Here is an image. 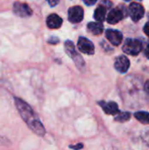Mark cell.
I'll return each mask as SVG.
<instances>
[{
    "mask_svg": "<svg viewBox=\"0 0 149 150\" xmlns=\"http://www.w3.org/2000/svg\"><path fill=\"white\" fill-rule=\"evenodd\" d=\"M14 100H15L16 107L20 114L21 118L26 123L28 127L37 135L44 136L46 134L45 128H44L42 123L40 122V119L36 115V113L32 109V107L19 98L15 97Z\"/></svg>",
    "mask_w": 149,
    "mask_h": 150,
    "instance_id": "6da1fadb",
    "label": "cell"
},
{
    "mask_svg": "<svg viewBox=\"0 0 149 150\" xmlns=\"http://www.w3.org/2000/svg\"><path fill=\"white\" fill-rule=\"evenodd\" d=\"M105 37L106 39L114 46H119L122 42L123 39V34L121 32L118 30H113V29H108L105 32Z\"/></svg>",
    "mask_w": 149,
    "mask_h": 150,
    "instance_id": "8fae6325",
    "label": "cell"
},
{
    "mask_svg": "<svg viewBox=\"0 0 149 150\" xmlns=\"http://www.w3.org/2000/svg\"><path fill=\"white\" fill-rule=\"evenodd\" d=\"M144 90H145L146 93L149 95V80L146 82V83H145V86H144Z\"/></svg>",
    "mask_w": 149,
    "mask_h": 150,
    "instance_id": "7402d4cb",
    "label": "cell"
},
{
    "mask_svg": "<svg viewBox=\"0 0 149 150\" xmlns=\"http://www.w3.org/2000/svg\"><path fill=\"white\" fill-rule=\"evenodd\" d=\"M88 30L94 35H100L104 31V25L102 22H90L88 24Z\"/></svg>",
    "mask_w": 149,
    "mask_h": 150,
    "instance_id": "5bb4252c",
    "label": "cell"
},
{
    "mask_svg": "<svg viewBox=\"0 0 149 150\" xmlns=\"http://www.w3.org/2000/svg\"><path fill=\"white\" fill-rule=\"evenodd\" d=\"M125 1H126V2H127V1H131V0H125ZM139 1H141V0H139Z\"/></svg>",
    "mask_w": 149,
    "mask_h": 150,
    "instance_id": "cb8c5ba5",
    "label": "cell"
},
{
    "mask_svg": "<svg viewBox=\"0 0 149 150\" xmlns=\"http://www.w3.org/2000/svg\"><path fill=\"white\" fill-rule=\"evenodd\" d=\"M47 3L49 4L50 6L54 7V6H55V5L58 4V3H59L60 0H47Z\"/></svg>",
    "mask_w": 149,
    "mask_h": 150,
    "instance_id": "d6986e66",
    "label": "cell"
},
{
    "mask_svg": "<svg viewBox=\"0 0 149 150\" xmlns=\"http://www.w3.org/2000/svg\"><path fill=\"white\" fill-rule=\"evenodd\" d=\"M145 54H146V56L148 57L149 59V43L148 44V46H147V47H146V50H145Z\"/></svg>",
    "mask_w": 149,
    "mask_h": 150,
    "instance_id": "603a6c76",
    "label": "cell"
},
{
    "mask_svg": "<svg viewBox=\"0 0 149 150\" xmlns=\"http://www.w3.org/2000/svg\"><path fill=\"white\" fill-rule=\"evenodd\" d=\"M144 33H146L147 36L149 37V22L146 23V25H144Z\"/></svg>",
    "mask_w": 149,
    "mask_h": 150,
    "instance_id": "ffe728a7",
    "label": "cell"
},
{
    "mask_svg": "<svg viewBox=\"0 0 149 150\" xmlns=\"http://www.w3.org/2000/svg\"><path fill=\"white\" fill-rule=\"evenodd\" d=\"M64 47H65V50H66V53L68 54L69 57H71L73 59V61L75 62L76 65L79 68V69H82L84 67L85 63H84V61L83 60V57L76 52V47L73 44V42L71 40H67L64 44Z\"/></svg>",
    "mask_w": 149,
    "mask_h": 150,
    "instance_id": "3957f363",
    "label": "cell"
},
{
    "mask_svg": "<svg viewBox=\"0 0 149 150\" xmlns=\"http://www.w3.org/2000/svg\"><path fill=\"white\" fill-rule=\"evenodd\" d=\"M112 5V3L108 0H103L102 4L95 10L94 18L97 21L103 22L106 18V11L107 9Z\"/></svg>",
    "mask_w": 149,
    "mask_h": 150,
    "instance_id": "52a82bcc",
    "label": "cell"
},
{
    "mask_svg": "<svg viewBox=\"0 0 149 150\" xmlns=\"http://www.w3.org/2000/svg\"><path fill=\"white\" fill-rule=\"evenodd\" d=\"M77 45H78V49L82 53L89 54V55L94 54L95 47H94V44L90 40H88L84 37H81L78 40Z\"/></svg>",
    "mask_w": 149,
    "mask_h": 150,
    "instance_id": "9c48e42d",
    "label": "cell"
},
{
    "mask_svg": "<svg viewBox=\"0 0 149 150\" xmlns=\"http://www.w3.org/2000/svg\"><path fill=\"white\" fill-rule=\"evenodd\" d=\"M83 9L79 6L76 5L73 7H70L68 10V20L71 23H79L83 18Z\"/></svg>",
    "mask_w": 149,
    "mask_h": 150,
    "instance_id": "ba28073f",
    "label": "cell"
},
{
    "mask_svg": "<svg viewBox=\"0 0 149 150\" xmlns=\"http://www.w3.org/2000/svg\"><path fill=\"white\" fill-rule=\"evenodd\" d=\"M128 14L134 22H138L141 19L145 14L144 7L138 3H132L128 8Z\"/></svg>",
    "mask_w": 149,
    "mask_h": 150,
    "instance_id": "5b68a950",
    "label": "cell"
},
{
    "mask_svg": "<svg viewBox=\"0 0 149 150\" xmlns=\"http://www.w3.org/2000/svg\"><path fill=\"white\" fill-rule=\"evenodd\" d=\"M114 68L119 73H126L130 68V61L125 55L118 56L114 62Z\"/></svg>",
    "mask_w": 149,
    "mask_h": 150,
    "instance_id": "30bf717a",
    "label": "cell"
},
{
    "mask_svg": "<svg viewBox=\"0 0 149 150\" xmlns=\"http://www.w3.org/2000/svg\"><path fill=\"white\" fill-rule=\"evenodd\" d=\"M142 48V44L139 40L135 39H126L123 45V51L124 53L130 54V55H138Z\"/></svg>",
    "mask_w": 149,
    "mask_h": 150,
    "instance_id": "7a4b0ae2",
    "label": "cell"
},
{
    "mask_svg": "<svg viewBox=\"0 0 149 150\" xmlns=\"http://www.w3.org/2000/svg\"><path fill=\"white\" fill-rule=\"evenodd\" d=\"M13 12L20 18H28L32 16V11L28 4L20 2H15L13 4Z\"/></svg>",
    "mask_w": 149,
    "mask_h": 150,
    "instance_id": "8992f818",
    "label": "cell"
},
{
    "mask_svg": "<svg viewBox=\"0 0 149 150\" xmlns=\"http://www.w3.org/2000/svg\"><path fill=\"white\" fill-rule=\"evenodd\" d=\"M62 25V18L57 14H50L47 18V25L51 29L60 28Z\"/></svg>",
    "mask_w": 149,
    "mask_h": 150,
    "instance_id": "4fadbf2b",
    "label": "cell"
},
{
    "mask_svg": "<svg viewBox=\"0 0 149 150\" xmlns=\"http://www.w3.org/2000/svg\"><path fill=\"white\" fill-rule=\"evenodd\" d=\"M83 1L84 4H85L86 5H88V6L93 5V4H95L97 2V0H83Z\"/></svg>",
    "mask_w": 149,
    "mask_h": 150,
    "instance_id": "e0dca14e",
    "label": "cell"
},
{
    "mask_svg": "<svg viewBox=\"0 0 149 150\" xmlns=\"http://www.w3.org/2000/svg\"><path fill=\"white\" fill-rule=\"evenodd\" d=\"M103 111L106 113V114H110V115H115V114H118L119 112V106L117 105V103L115 102H99L98 103Z\"/></svg>",
    "mask_w": 149,
    "mask_h": 150,
    "instance_id": "7c38bea8",
    "label": "cell"
},
{
    "mask_svg": "<svg viewBox=\"0 0 149 150\" xmlns=\"http://www.w3.org/2000/svg\"><path fill=\"white\" fill-rule=\"evenodd\" d=\"M125 15H126V12H125L124 6L119 5V6L111 10V11L107 15L106 20L109 24L115 25L118 22H119L125 17Z\"/></svg>",
    "mask_w": 149,
    "mask_h": 150,
    "instance_id": "277c9868",
    "label": "cell"
},
{
    "mask_svg": "<svg viewBox=\"0 0 149 150\" xmlns=\"http://www.w3.org/2000/svg\"><path fill=\"white\" fill-rule=\"evenodd\" d=\"M134 117L142 124H149V112H137L134 113Z\"/></svg>",
    "mask_w": 149,
    "mask_h": 150,
    "instance_id": "9a60e30c",
    "label": "cell"
},
{
    "mask_svg": "<svg viewBox=\"0 0 149 150\" xmlns=\"http://www.w3.org/2000/svg\"><path fill=\"white\" fill-rule=\"evenodd\" d=\"M58 42H59V39L57 37H51L48 40V43H51V44H56Z\"/></svg>",
    "mask_w": 149,
    "mask_h": 150,
    "instance_id": "ac0fdd59",
    "label": "cell"
},
{
    "mask_svg": "<svg viewBox=\"0 0 149 150\" xmlns=\"http://www.w3.org/2000/svg\"><path fill=\"white\" fill-rule=\"evenodd\" d=\"M131 118V113L130 112H119L118 115L115 117V120L119 122H126L129 120Z\"/></svg>",
    "mask_w": 149,
    "mask_h": 150,
    "instance_id": "2e32d148",
    "label": "cell"
},
{
    "mask_svg": "<svg viewBox=\"0 0 149 150\" xmlns=\"http://www.w3.org/2000/svg\"><path fill=\"white\" fill-rule=\"evenodd\" d=\"M70 149H83V144H77L76 146H69Z\"/></svg>",
    "mask_w": 149,
    "mask_h": 150,
    "instance_id": "44dd1931",
    "label": "cell"
}]
</instances>
